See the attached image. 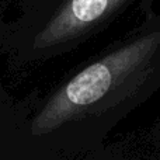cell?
<instances>
[{"label":"cell","instance_id":"cell-1","mask_svg":"<svg viewBox=\"0 0 160 160\" xmlns=\"http://www.w3.org/2000/svg\"><path fill=\"white\" fill-rule=\"evenodd\" d=\"M160 87V24L105 53L62 84L34 118L32 131L52 141L107 129Z\"/></svg>","mask_w":160,"mask_h":160},{"label":"cell","instance_id":"cell-2","mask_svg":"<svg viewBox=\"0 0 160 160\" xmlns=\"http://www.w3.org/2000/svg\"><path fill=\"white\" fill-rule=\"evenodd\" d=\"M128 0H63L32 32L20 39L25 61L51 58L72 49L94 34L124 7Z\"/></svg>","mask_w":160,"mask_h":160}]
</instances>
